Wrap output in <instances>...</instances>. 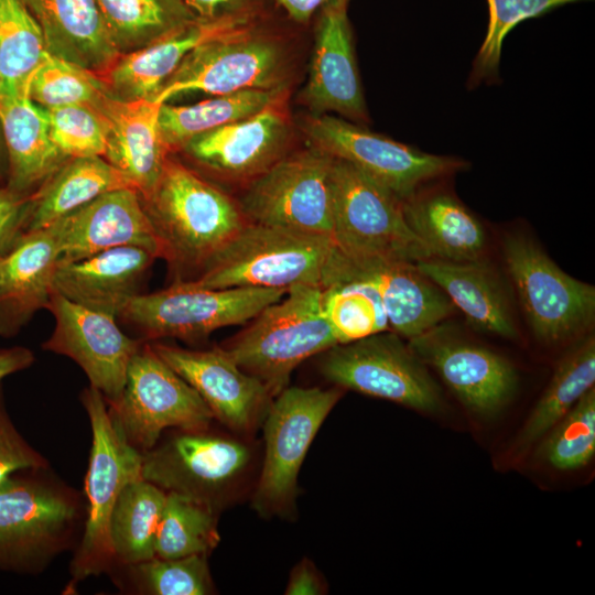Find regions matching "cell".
<instances>
[{"instance_id":"6da1fadb","label":"cell","mask_w":595,"mask_h":595,"mask_svg":"<svg viewBox=\"0 0 595 595\" xmlns=\"http://www.w3.org/2000/svg\"><path fill=\"white\" fill-rule=\"evenodd\" d=\"M161 248L176 271H199L247 223L238 203L183 164L167 159L141 197Z\"/></svg>"},{"instance_id":"7a4b0ae2","label":"cell","mask_w":595,"mask_h":595,"mask_svg":"<svg viewBox=\"0 0 595 595\" xmlns=\"http://www.w3.org/2000/svg\"><path fill=\"white\" fill-rule=\"evenodd\" d=\"M332 237L247 221L186 283L205 289L321 286Z\"/></svg>"},{"instance_id":"3957f363","label":"cell","mask_w":595,"mask_h":595,"mask_svg":"<svg viewBox=\"0 0 595 595\" xmlns=\"http://www.w3.org/2000/svg\"><path fill=\"white\" fill-rule=\"evenodd\" d=\"M337 344L323 314L321 286L295 284L221 348L273 398L300 364Z\"/></svg>"},{"instance_id":"277c9868","label":"cell","mask_w":595,"mask_h":595,"mask_svg":"<svg viewBox=\"0 0 595 595\" xmlns=\"http://www.w3.org/2000/svg\"><path fill=\"white\" fill-rule=\"evenodd\" d=\"M263 14L190 52L153 98L187 93L214 96L247 89L286 88L289 58L279 36L262 29Z\"/></svg>"},{"instance_id":"5b68a950","label":"cell","mask_w":595,"mask_h":595,"mask_svg":"<svg viewBox=\"0 0 595 595\" xmlns=\"http://www.w3.org/2000/svg\"><path fill=\"white\" fill-rule=\"evenodd\" d=\"M93 445L85 479L87 517L84 536L72 562L74 580L107 570L115 561L109 536L110 516L122 489L142 478V453L132 446L106 407L99 390H84Z\"/></svg>"},{"instance_id":"8992f818","label":"cell","mask_w":595,"mask_h":595,"mask_svg":"<svg viewBox=\"0 0 595 595\" xmlns=\"http://www.w3.org/2000/svg\"><path fill=\"white\" fill-rule=\"evenodd\" d=\"M333 239L353 258L382 257L418 262L433 258L409 227L402 199L342 160L333 159Z\"/></svg>"},{"instance_id":"52a82bcc","label":"cell","mask_w":595,"mask_h":595,"mask_svg":"<svg viewBox=\"0 0 595 595\" xmlns=\"http://www.w3.org/2000/svg\"><path fill=\"white\" fill-rule=\"evenodd\" d=\"M342 394L339 387L288 386L273 397L264 415V459L252 498V506L261 516L291 512L302 463Z\"/></svg>"},{"instance_id":"ba28073f","label":"cell","mask_w":595,"mask_h":595,"mask_svg":"<svg viewBox=\"0 0 595 595\" xmlns=\"http://www.w3.org/2000/svg\"><path fill=\"white\" fill-rule=\"evenodd\" d=\"M321 374L339 388L433 413L443 399L428 366L388 329L337 344L321 354Z\"/></svg>"},{"instance_id":"9c48e42d","label":"cell","mask_w":595,"mask_h":595,"mask_svg":"<svg viewBox=\"0 0 595 595\" xmlns=\"http://www.w3.org/2000/svg\"><path fill=\"white\" fill-rule=\"evenodd\" d=\"M502 257L536 338L556 345L588 329L595 316V289L558 264L528 236L504 238Z\"/></svg>"},{"instance_id":"30bf717a","label":"cell","mask_w":595,"mask_h":595,"mask_svg":"<svg viewBox=\"0 0 595 595\" xmlns=\"http://www.w3.org/2000/svg\"><path fill=\"white\" fill-rule=\"evenodd\" d=\"M288 290L260 288L205 289L175 281L170 288L137 294L118 317L148 339H199L214 331L246 324Z\"/></svg>"},{"instance_id":"8fae6325","label":"cell","mask_w":595,"mask_h":595,"mask_svg":"<svg viewBox=\"0 0 595 595\" xmlns=\"http://www.w3.org/2000/svg\"><path fill=\"white\" fill-rule=\"evenodd\" d=\"M333 158L310 147L250 181L238 205L249 223L333 238Z\"/></svg>"},{"instance_id":"7c38bea8","label":"cell","mask_w":595,"mask_h":595,"mask_svg":"<svg viewBox=\"0 0 595 595\" xmlns=\"http://www.w3.org/2000/svg\"><path fill=\"white\" fill-rule=\"evenodd\" d=\"M303 130L311 147L350 163L402 201L468 166L463 159L426 153L327 113L307 118Z\"/></svg>"},{"instance_id":"4fadbf2b","label":"cell","mask_w":595,"mask_h":595,"mask_svg":"<svg viewBox=\"0 0 595 595\" xmlns=\"http://www.w3.org/2000/svg\"><path fill=\"white\" fill-rule=\"evenodd\" d=\"M108 410L141 453L154 447L165 429L207 430L214 419L199 394L150 344L132 357L122 394Z\"/></svg>"},{"instance_id":"5bb4252c","label":"cell","mask_w":595,"mask_h":595,"mask_svg":"<svg viewBox=\"0 0 595 595\" xmlns=\"http://www.w3.org/2000/svg\"><path fill=\"white\" fill-rule=\"evenodd\" d=\"M20 472L0 482V569L31 572L64 545L78 508L65 490Z\"/></svg>"},{"instance_id":"9a60e30c","label":"cell","mask_w":595,"mask_h":595,"mask_svg":"<svg viewBox=\"0 0 595 595\" xmlns=\"http://www.w3.org/2000/svg\"><path fill=\"white\" fill-rule=\"evenodd\" d=\"M249 461V448L237 440L206 430H181L142 453L141 476L165 493L186 496L216 510L220 497Z\"/></svg>"},{"instance_id":"2e32d148","label":"cell","mask_w":595,"mask_h":595,"mask_svg":"<svg viewBox=\"0 0 595 595\" xmlns=\"http://www.w3.org/2000/svg\"><path fill=\"white\" fill-rule=\"evenodd\" d=\"M408 345L477 415L497 414L516 392L518 376L508 359L450 327L439 324Z\"/></svg>"},{"instance_id":"e0dca14e","label":"cell","mask_w":595,"mask_h":595,"mask_svg":"<svg viewBox=\"0 0 595 595\" xmlns=\"http://www.w3.org/2000/svg\"><path fill=\"white\" fill-rule=\"evenodd\" d=\"M46 309L55 326L43 348L72 358L109 405L122 394L129 364L142 344L125 335L116 317L52 292Z\"/></svg>"},{"instance_id":"ac0fdd59","label":"cell","mask_w":595,"mask_h":595,"mask_svg":"<svg viewBox=\"0 0 595 595\" xmlns=\"http://www.w3.org/2000/svg\"><path fill=\"white\" fill-rule=\"evenodd\" d=\"M342 275L372 283L382 300L390 329L408 340L442 324L455 311L447 295L414 262L382 257L353 258L337 247L321 286Z\"/></svg>"},{"instance_id":"d6986e66","label":"cell","mask_w":595,"mask_h":595,"mask_svg":"<svg viewBox=\"0 0 595 595\" xmlns=\"http://www.w3.org/2000/svg\"><path fill=\"white\" fill-rule=\"evenodd\" d=\"M203 399L213 416L238 432H250L266 414L272 396L256 377L242 370L221 347L185 349L150 344Z\"/></svg>"},{"instance_id":"ffe728a7","label":"cell","mask_w":595,"mask_h":595,"mask_svg":"<svg viewBox=\"0 0 595 595\" xmlns=\"http://www.w3.org/2000/svg\"><path fill=\"white\" fill-rule=\"evenodd\" d=\"M284 101L198 134L182 148L223 177L249 183L284 155L291 130Z\"/></svg>"},{"instance_id":"44dd1931","label":"cell","mask_w":595,"mask_h":595,"mask_svg":"<svg viewBox=\"0 0 595 595\" xmlns=\"http://www.w3.org/2000/svg\"><path fill=\"white\" fill-rule=\"evenodd\" d=\"M57 262L79 260L121 246H137L161 258V248L138 191L107 192L53 223Z\"/></svg>"},{"instance_id":"7402d4cb","label":"cell","mask_w":595,"mask_h":595,"mask_svg":"<svg viewBox=\"0 0 595 595\" xmlns=\"http://www.w3.org/2000/svg\"><path fill=\"white\" fill-rule=\"evenodd\" d=\"M348 3L337 1L320 11L310 75L303 100L315 115L336 112L355 123L368 122L347 15Z\"/></svg>"},{"instance_id":"603a6c76","label":"cell","mask_w":595,"mask_h":595,"mask_svg":"<svg viewBox=\"0 0 595 595\" xmlns=\"http://www.w3.org/2000/svg\"><path fill=\"white\" fill-rule=\"evenodd\" d=\"M158 257L148 249L121 246L68 262H57L53 291L87 309L118 317Z\"/></svg>"},{"instance_id":"cb8c5ba5","label":"cell","mask_w":595,"mask_h":595,"mask_svg":"<svg viewBox=\"0 0 595 595\" xmlns=\"http://www.w3.org/2000/svg\"><path fill=\"white\" fill-rule=\"evenodd\" d=\"M196 19L155 42L122 54L99 77L121 99H153L184 57L198 45L239 28L259 15Z\"/></svg>"},{"instance_id":"d4e9b609","label":"cell","mask_w":595,"mask_h":595,"mask_svg":"<svg viewBox=\"0 0 595 595\" xmlns=\"http://www.w3.org/2000/svg\"><path fill=\"white\" fill-rule=\"evenodd\" d=\"M161 105L153 99H121L110 93L97 107L109 126L105 158L141 197L152 191L167 160L158 122Z\"/></svg>"},{"instance_id":"484cf974","label":"cell","mask_w":595,"mask_h":595,"mask_svg":"<svg viewBox=\"0 0 595 595\" xmlns=\"http://www.w3.org/2000/svg\"><path fill=\"white\" fill-rule=\"evenodd\" d=\"M58 260L54 225L22 235L0 258V335L12 336L48 303Z\"/></svg>"},{"instance_id":"4316f807","label":"cell","mask_w":595,"mask_h":595,"mask_svg":"<svg viewBox=\"0 0 595 595\" xmlns=\"http://www.w3.org/2000/svg\"><path fill=\"white\" fill-rule=\"evenodd\" d=\"M47 52L98 76L120 56L96 0H23Z\"/></svg>"},{"instance_id":"83f0119b","label":"cell","mask_w":595,"mask_h":595,"mask_svg":"<svg viewBox=\"0 0 595 595\" xmlns=\"http://www.w3.org/2000/svg\"><path fill=\"white\" fill-rule=\"evenodd\" d=\"M405 220L433 258L475 261L483 258L482 223L447 188L426 184L402 201Z\"/></svg>"},{"instance_id":"f1b7e54d","label":"cell","mask_w":595,"mask_h":595,"mask_svg":"<svg viewBox=\"0 0 595 595\" xmlns=\"http://www.w3.org/2000/svg\"><path fill=\"white\" fill-rule=\"evenodd\" d=\"M0 126L8 159V188L26 194L67 160L50 134L46 110L28 95H0Z\"/></svg>"},{"instance_id":"f546056e","label":"cell","mask_w":595,"mask_h":595,"mask_svg":"<svg viewBox=\"0 0 595 595\" xmlns=\"http://www.w3.org/2000/svg\"><path fill=\"white\" fill-rule=\"evenodd\" d=\"M477 329L515 338L517 328L507 292L485 261H450L429 258L415 262Z\"/></svg>"},{"instance_id":"4dcf8cb0","label":"cell","mask_w":595,"mask_h":595,"mask_svg":"<svg viewBox=\"0 0 595 595\" xmlns=\"http://www.w3.org/2000/svg\"><path fill=\"white\" fill-rule=\"evenodd\" d=\"M125 187L134 188L106 159H69L33 193L25 232L45 228L96 197Z\"/></svg>"},{"instance_id":"1f68e13d","label":"cell","mask_w":595,"mask_h":595,"mask_svg":"<svg viewBox=\"0 0 595 595\" xmlns=\"http://www.w3.org/2000/svg\"><path fill=\"white\" fill-rule=\"evenodd\" d=\"M595 340L583 338L559 361L553 376L511 446L519 458L563 419L581 397L594 387Z\"/></svg>"},{"instance_id":"d6a6232c","label":"cell","mask_w":595,"mask_h":595,"mask_svg":"<svg viewBox=\"0 0 595 595\" xmlns=\"http://www.w3.org/2000/svg\"><path fill=\"white\" fill-rule=\"evenodd\" d=\"M286 93V88L247 89L217 95L193 105L164 102L158 119L162 142L167 151L182 148L198 134L245 119L284 100Z\"/></svg>"},{"instance_id":"836d02e7","label":"cell","mask_w":595,"mask_h":595,"mask_svg":"<svg viewBox=\"0 0 595 595\" xmlns=\"http://www.w3.org/2000/svg\"><path fill=\"white\" fill-rule=\"evenodd\" d=\"M165 499L163 489L143 478L122 489L109 523L116 562L130 565L155 556V536Z\"/></svg>"},{"instance_id":"e575fe53","label":"cell","mask_w":595,"mask_h":595,"mask_svg":"<svg viewBox=\"0 0 595 595\" xmlns=\"http://www.w3.org/2000/svg\"><path fill=\"white\" fill-rule=\"evenodd\" d=\"M120 54L142 48L195 21L182 0H96Z\"/></svg>"},{"instance_id":"d590c367","label":"cell","mask_w":595,"mask_h":595,"mask_svg":"<svg viewBox=\"0 0 595 595\" xmlns=\"http://www.w3.org/2000/svg\"><path fill=\"white\" fill-rule=\"evenodd\" d=\"M47 53L42 30L23 0H0L1 95H28L31 77Z\"/></svg>"},{"instance_id":"8d00e7d4","label":"cell","mask_w":595,"mask_h":595,"mask_svg":"<svg viewBox=\"0 0 595 595\" xmlns=\"http://www.w3.org/2000/svg\"><path fill=\"white\" fill-rule=\"evenodd\" d=\"M321 305L338 344L390 329L378 290L364 279L351 275L332 279L321 286Z\"/></svg>"},{"instance_id":"74e56055","label":"cell","mask_w":595,"mask_h":595,"mask_svg":"<svg viewBox=\"0 0 595 595\" xmlns=\"http://www.w3.org/2000/svg\"><path fill=\"white\" fill-rule=\"evenodd\" d=\"M216 510L186 496L166 493L154 553L162 559L207 555L217 547Z\"/></svg>"},{"instance_id":"f35d334b","label":"cell","mask_w":595,"mask_h":595,"mask_svg":"<svg viewBox=\"0 0 595 595\" xmlns=\"http://www.w3.org/2000/svg\"><path fill=\"white\" fill-rule=\"evenodd\" d=\"M580 1L587 0H487L489 13L487 32L472 64L466 82L467 88L475 89L480 85L500 82L502 43L517 24Z\"/></svg>"},{"instance_id":"ab89813d","label":"cell","mask_w":595,"mask_h":595,"mask_svg":"<svg viewBox=\"0 0 595 595\" xmlns=\"http://www.w3.org/2000/svg\"><path fill=\"white\" fill-rule=\"evenodd\" d=\"M108 94L97 74L50 53L32 75L28 89L30 99L45 109L69 105L97 108Z\"/></svg>"},{"instance_id":"60d3db41","label":"cell","mask_w":595,"mask_h":595,"mask_svg":"<svg viewBox=\"0 0 595 595\" xmlns=\"http://www.w3.org/2000/svg\"><path fill=\"white\" fill-rule=\"evenodd\" d=\"M540 458L558 470L587 465L595 454V389L591 388L542 439Z\"/></svg>"},{"instance_id":"b9f144b4","label":"cell","mask_w":595,"mask_h":595,"mask_svg":"<svg viewBox=\"0 0 595 595\" xmlns=\"http://www.w3.org/2000/svg\"><path fill=\"white\" fill-rule=\"evenodd\" d=\"M137 589L152 595H206L214 584L205 554L177 559L153 556L128 565Z\"/></svg>"},{"instance_id":"7bdbcfd3","label":"cell","mask_w":595,"mask_h":595,"mask_svg":"<svg viewBox=\"0 0 595 595\" xmlns=\"http://www.w3.org/2000/svg\"><path fill=\"white\" fill-rule=\"evenodd\" d=\"M45 110L51 139L65 158L105 156L109 126L97 108L69 105Z\"/></svg>"},{"instance_id":"ee69618b","label":"cell","mask_w":595,"mask_h":595,"mask_svg":"<svg viewBox=\"0 0 595 595\" xmlns=\"http://www.w3.org/2000/svg\"><path fill=\"white\" fill-rule=\"evenodd\" d=\"M46 466L45 458L30 446L10 420L0 385V482L18 470Z\"/></svg>"},{"instance_id":"f6af8a7d","label":"cell","mask_w":595,"mask_h":595,"mask_svg":"<svg viewBox=\"0 0 595 595\" xmlns=\"http://www.w3.org/2000/svg\"><path fill=\"white\" fill-rule=\"evenodd\" d=\"M33 194L0 188V258L6 256L25 234Z\"/></svg>"},{"instance_id":"bcb514c9","label":"cell","mask_w":595,"mask_h":595,"mask_svg":"<svg viewBox=\"0 0 595 595\" xmlns=\"http://www.w3.org/2000/svg\"><path fill=\"white\" fill-rule=\"evenodd\" d=\"M186 7L203 20L226 17L252 15L263 12L264 0H182Z\"/></svg>"},{"instance_id":"7dc6e473","label":"cell","mask_w":595,"mask_h":595,"mask_svg":"<svg viewBox=\"0 0 595 595\" xmlns=\"http://www.w3.org/2000/svg\"><path fill=\"white\" fill-rule=\"evenodd\" d=\"M326 592L325 583L312 561L304 558L291 571L286 595H321Z\"/></svg>"},{"instance_id":"c3c4849f","label":"cell","mask_w":595,"mask_h":595,"mask_svg":"<svg viewBox=\"0 0 595 595\" xmlns=\"http://www.w3.org/2000/svg\"><path fill=\"white\" fill-rule=\"evenodd\" d=\"M337 1L349 2L350 0H275L286 15L298 24L309 23L315 13Z\"/></svg>"},{"instance_id":"681fc988","label":"cell","mask_w":595,"mask_h":595,"mask_svg":"<svg viewBox=\"0 0 595 595\" xmlns=\"http://www.w3.org/2000/svg\"><path fill=\"white\" fill-rule=\"evenodd\" d=\"M33 361V353L25 347L0 348V381L11 374L28 368Z\"/></svg>"},{"instance_id":"f907efd6","label":"cell","mask_w":595,"mask_h":595,"mask_svg":"<svg viewBox=\"0 0 595 595\" xmlns=\"http://www.w3.org/2000/svg\"><path fill=\"white\" fill-rule=\"evenodd\" d=\"M4 153L7 155L4 141H3V136H2L1 126H0V173H1L2 160H3V154Z\"/></svg>"},{"instance_id":"816d5d0a","label":"cell","mask_w":595,"mask_h":595,"mask_svg":"<svg viewBox=\"0 0 595 595\" xmlns=\"http://www.w3.org/2000/svg\"><path fill=\"white\" fill-rule=\"evenodd\" d=\"M0 95H1V84H0Z\"/></svg>"}]
</instances>
